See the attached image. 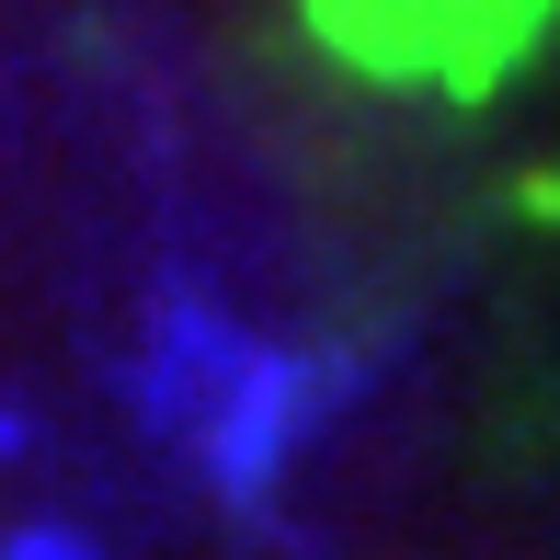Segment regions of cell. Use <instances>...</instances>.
<instances>
[{"label":"cell","instance_id":"cell-1","mask_svg":"<svg viewBox=\"0 0 560 560\" xmlns=\"http://www.w3.org/2000/svg\"><path fill=\"white\" fill-rule=\"evenodd\" d=\"M0 435H12V423H0Z\"/></svg>","mask_w":560,"mask_h":560}]
</instances>
